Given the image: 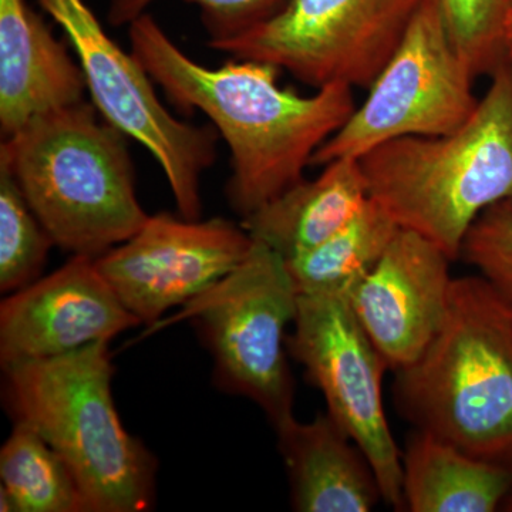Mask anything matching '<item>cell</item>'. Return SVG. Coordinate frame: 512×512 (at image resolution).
Here are the masks:
<instances>
[{"label":"cell","instance_id":"cell-7","mask_svg":"<svg viewBox=\"0 0 512 512\" xmlns=\"http://www.w3.org/2000/svg\"><path fill=\"white\" fill-rule=\"evenodd\" d=\"M37 3L67 36L101 117L157 161L178 214L200 220L202 175L217 160L218 131L178 120L165 109L143 64L107 35L84 0Z\"/></svg>","mask_w":512,"mask_h":512},{"label":"cell","instance_id":"cell-1","mask_svg":"<svg viewBox=\"0 0 512 512\" xmlns=\"http://www.w3.org/2000/svg\"><path fill=\"white\" fill-rule=\"evenodd\" d=\"M131 53L171 103L200 110L231 156L227 198L249 217L305 178L312 158L356 110L353 87L329 84L312 96L282 89L281 70L256 60L212 69L185 55L153 16L128 25Z\"/></svg>","mask_w":512,"mask_h":512},{"label":"cell","instance_id":"cell-24","mask_svg":"<svg viewBox=\"0 0 512 512\" xmlns=\"http://www.w3.org/2000/svg\"><path fill=\"white\" fill-rule=\"evenodd\" d=\"M505 47H507L508 60H512V5L505 20Z\"/></svg>","mask_w":512,"mask_h":512},{"label":"cell","instance_id":"cell-26","mask_svg":"<svg viewBox=\"0 0 512 512\" xmlns=\"http://www.w3.org/2000/svg\"><path fill=\"white\" fill-rule=\"evenodd\" d=\"M510 3H511V5H512V0H510Z\"/></svg>","mask_w":512,"mask_h":512},{"label":"cell","instance_id":"cell-20","mask_svg":"<svg viewBox=\"0 0 512 512\" xmlns=\"http://www.w3.org/2000/svg\"><path fill=\"white\" fill-rule=\"evenodd\" d=\"M55 247L8 168L0 165V291L37 281Z\"/></svg>","mask_w":512,"mask_h":512},{"label":"cell","instance_id":"cell-17","mask_svg":"<svg viewBox=\"0 0 512 512\" xmlns=\"http://www.w3.org/2000/svg\"><path fill=\"white\" fill-rule=\"evenodd\" d=\"M402 464L404 510L412 512H493L512 488L511 470L429 431L410 434Z\"/></svg>","mask_w":512,"mask_h":512},{"label":"cell","instance_id":"cell-19","mask_svg":"<svg viewBox=\"0 0 512 512\" xmlns=\"http://www.w3.org/2000/svg\"><path fill=\"white\" fill-rule=\"evenodd\" d=\"M0 480L2 512H90L66 461L20 421L0 448Z\"/></svg>","mask_w":512,"mask_h":512},{"label":"cell","instance_id":"cell-14","mask_svg":"<svg viewBox=\"0 0 512 512\" xmlns=\"http://www.w3.org/2000/svg\"><path fill=\"white\" fill-rule=\"evenodd\" d=\"M86 79L66 43L26 0H0V131L84 101Z\"/></svg>","mask_w":512,"mask_h":512},{"label":"cell","instance_id":"cell-13","mask_svg":"<svg viewBox=\"0 0 512 512\" xmlns=\"http://www.w3.org/2000/svg\"><path fill=\"white\" fill-rule=\"evenodd\" d=\"M446 254L400 228L380 261L349 295L357 320L396 373L430 345L447 315L453 279Z\"/></svg>","mask_w":512,"mask_h":512},{"label":"cell","instance_id":"cell-22","mask_svg":"<svg viewBox=\"0 0 512 512\" xmlns=\"http://www.w3.org/2000/svg\"><path fill=\"white\" fill-rule=\"evenodd\" d=\"M157 0H110L107 20L113 28L130 25L147 13L148 6ZM197 6L210 42L229 39L247 32L264 22L285 0H184Z\"/></svg>","mask_w":512,"mask_h":512},{"label":"cell","instance_id":"cell-4","mask_svg":"<svg viewBox=\"0 0 512 512\" xmlns=\"http://www.w3.org/2000/svg\"><path fill=\"white\" fill-rule=\"evenodd\" d=\"M126 137L84 100L2 138L0 165L13 175L55 247L99 258L150 217L137 198Z\"/></svg>","mask_w":512,"mask_h":512},{"label":"cell","instance_id":"cell-16","mask_svg":"<svg viewBox=\"0 0 512 512\" xmlns=\"http://www.w3.org/2000/svg\"><path fill=\"white\" fill-rule=\"evenodd\" d=\"M369 200L359 158L323 165L315 180L303 178L242 220L256 242L286 262L305 255L348 225Z\"/></svg>","mask_w":512,"mask_h":512},{"label":"cell","instance_id":"cell-12","mask_svg":"<svg viewBox=\"0 0 512 512\" xmlns=\"http://www.w3.org/2000/svg\"><path fill=\"white\" fill-rule=\"evenodd\" d=\"M141 325L99 268L73 255L0 303V363L67 355Z\"/></svg>","mask_w":512,"mask_h":512},{"label":"cell","instance_id":"cell-18","mask_svg":"<svg viewBox=\"0 0 512 512\" xmlns=\"http://www.w3.org/2000/svg\"><path fill=\"white\" fill-rule=\"evenodd\" d=\"M399 225L369 197L359 214L325 242L286 262L299 295L348 296L380 261Z\"/></svg>","mask_w":512,"mask_h":512},{"label":"cell","instance_id":"cell-21","mask_svg":"<svg viewBox=\"0 0 512 512\" xmlns=\"http://www.w3.org/2000/svg\"><path fill=\"white\" fill-rule=\"evenodd\" d=\"M448 36L474 76H491L508 60L505 20L510 0H434Z\"/></svg>","mask_w":512,"mask_h":512},{"label":"cell","instance_id":"cell-8","mask_svg":"<svg viewBox=\"0 0 512 512\" xmlns=\"http://www.w3.org/2000/svg\"><path fill=\"white\" fill-rule=\"evenodd\" d=\"M423 2L285 0L254 28L208 46L234 59L272 64L315 89H369Z\"/></svg>","mask_w":512,"mask_h":512},{"label":"cell","instance_id":"cell-23","mask_svg":"<svg viewBox=\"0 0 512 512\" xmlns=\"http://www.w3.org/2000/svg\"><path fill=\"white\" fill-rule=\"evenodd\" d=\"M460 258L476 266L512 306V202L487 208L468 231Z\"/></svg>","mask_w":512,"mask_h":512},{"label":"cell","instance_id":"cell-2","mask_svg":"<svg viewBox=\"0 0 512 512\" xmlns=\"http://www.w3.org/2000/svg\"><path fill=\"white\" fill-rule=\"evenodd\" d=\"M393 396L416 429L512 471V306L487 279H453L443 325Z\"/></svg>","mask_w":512,"mask_h":512},{"label":"cell","instance_id":"cell-11","mask_svg":"<svg viewBox=\"0 0 512 512\" xmlns=\"http://www.w3.org/2000/svg\"><path fill=\"white\" fill-rule=\"evenodd\" d=\"M252 247L254 239L242 224L160 212L96 258V265L128 311L154 329L164 313L183 308L231 274Z\"/></svg>","mask_w":512,"mask_h":512},{"label":"cell","instance_id":"cell-5","mask_svg":"<svg viewBox=\"0 0 512 512\" xmlns=\"http://www.w3.org/2000/svg\"><path fill=\"white\" fill-rule=\"evenodd\" d=\"M15 421L66 461L90 512H143L156 503L157 460L121 423L110 342L2 366Z\"/></svg>","mask_w":512,"mask_h":512},{"label":"cell","instance_id":"cell-25","mask_svg":"<svg viewBox=\"0 0 512 512\" xmlns=\"http://www.w3.org/2000/svg\"><path fill=\"white\" fill-rule=\"evenodd\" d=\"M501 511L512 512V488L507 497H505L503 505H501Z\"/></svg>","mask_w":512,"mask_h":512},{"label":"cell","instance_id":"cell-15","mask_svg":"<svg viewBox=\"0 0 512 512\" xmlns=\"http://www.w3.org/2000/svg\"><path fill=\"white\" fill-rule=\"evenodd\" d=\"M288 470L291 504L299 512H367L382 500L366 454L328 412L275 427Z\"/></svg>","mask_w":512,"mask_h":512},{"label":"cell","instance_id":"cell-10","mask_svg":"<svg viewBox=\"0 0 512 512\" xmlns=\"http://www.w3.org/2000/svg\"><path fill=\"white\" fill-rule=\"evenodd\" d=\"M288 352L322 392L330 416L366 454L383 500L402 510V453L383 404L387 367L357 320L348 296L299 295Z\"/></svg>","mask_w":512,"mask_h":512},{"label":"cell","instance_id":"cell-9","mask_svg":"<svg viewBox=\"0 0 512 512\" xmlns=\"http://www.w3.org/2000/svg\"><path fill=\"white\" fill-rule=\"evenodd\" d=\"M476 79L451 42L436 3L424 0L362 106L316 151L312 165L362 158L397 138L453 133L480 101Z\"/></svg>","mask_w":512,"mask_h":512},{"label":"cell","instance_id":"cell-3","mask_svg":"<svg viewBox=\"0 0 512 512\" xmlns=\"http://www.w3.org/2000/svg\"><path fill=\"white\" fill-rule=\"evenodd\" d=\"M490 77L476 110L453 133L397 138L359 158L369 197L451 261L487 208L512 202V60Z\"/></svg>","mask_w":512,"mask_h":512},{"label":"cell","instance_id":"cell-6","mask_svg":"<svg viewBox=\"0 0 512 512\" xmlns=\"http://www.w3.org/2000/svg\"><path fill=\"white\" fill-rule=\"evenodd\" d=\"M298 305L285 259L254 241L241 265L168 323L191 320L214 357L222 389L252 400L278 427L293 417L286 328L295 322Z\"/></svg>","mask_w":512,"mask_h":512}]
</instances>
